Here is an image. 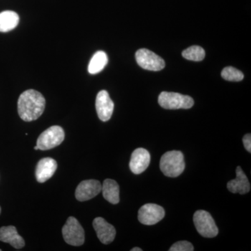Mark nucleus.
Returning a JSON list of instances; mask_svg holds the SVG:
<instances>
[{"label":"nucleus","instance_id":"obj_1","mask_svg":"<svg viewBox=\"0 0 251 251\" xmlns=\"http://www.w3.org/2000/svg\"><path fill=\"white\" fill-rule=\"evenodd\" d=\"M46 100L44 96L34 90H28L20 96L18 100L19 116L25 122L37 120L45 110Z\"/></svg>","mask_w":251,"mask_h":251},{"label":"nucleus","instance_id":"obj_2","mask_svg":"<svg viewBox=\"0 0 251 251\" xmlns=\"http://www.w3.org/2000/svg\"><path fill=\"white\" fill-rule=\"evenodd\" d=\"M184 157L179 151H170L162 156L160 168L168 177H177L185 169Z\"/></svg>","mask_w":251,"mask_h":251},{"label":"nucleus","instance_id":"obj_3","mask_svg":"<svg viewBox=\"0 0 251 251\" xmlns=\"http://www.w3.org/2000/svg\"><path fill=\"white\" fill-rule=\"evenodd\" d=\"M158 103L162 108L168 110L189 109L194 105L191 97L175 92H163L158 97Z\"/></svg>","mask_w":251,"mask_h":251},{"label":"nucleus","instance_id":"obj_4","mask_svg":"<svg viewBox=\"0 0 251 251\" xmlns=\"http://www.w3.org/2000/svg\"><path fill=\"white\" fill-rule=\"evenodd\" d=\"M196 228L198 233L206 238L215 237L219 234V229L212 216L208 211L198 210L193 216Z\"/></svg>","mask_w":251,"mask_h":251},{"label":"nucleus","instance_id":"obj_5","mask_svg":"<svg viewBox=\"0 0 251 251\" xmlns=\"http://www.w3.org/2000/svg\"><path fill=\"white\" fill-rule=\"evenodd\" d=\"M64 241L69 245L80 247L85 242V230L75 218L71 216L62 227Z\"/></svg>","mask_w":251,"mask_h":251},{"label":"nucleus","instance_id":"obj_6","mask_svg":"<svg viewBox=\"0 0 251 251\" xmlns=\"http://www.w3.org/2000/svg\"><path fill=\"white\" fill-rule=\"evenodd\" d=\"M65 133L62 127L52 126L44 130L38 138L36 146L40 150H49L56 148L64 141Z\"/></svg>","mask_w":251,"mask_h":251},{"label":"nucleus","instance_id":"obj_7","mask_svg":"<svg viewBox=\"0 0 251 251\" xmlns=\"http://www.w3.org/2000/svg\"><path fill=\"white\" fill-rule=\"evenodd\" d=\"M135 59L140 67L146 70L158 72L166 67V63L160 56L148 49H140L135 53Z\"/></svg>","mask_w":251,"mask_h":251},{"label":"nucleus","instance_id":"obj_8","mask_svg":"<svg viewBox=\"0 0 251 251\" xmlns=\"http://www.w3.org/2000/svg\"><path fill=\"white\" fill-rule=\"evenodd\" d=\"M164 216V209L156 204H145L138 211V220L141 224L146 226L158 224Z\"/></svg>","mask_w":251,"mask_h":251},{"label":"nucleus","instance_id":"obj_9","mask_svg":"<svg viewBox=\"0 0 251 251\" xmlns=\"http://www.w3.org/2000/svg\"><path fill=\"white\" fill-rule=\"evenodd\" d=\"M102 185L98 180L82 181L75 190V198L78 201H90L101 192Z\"/></svg>","mask_w":251,"mask_h":251},{"label":"nucleus","instance_id":"obj_10","mask_svg":"<svg viewBox=\"0 0 251 251\" xmlns=\"http://www.w3.org/2000/svg\"><path fill=\"white\" fill-rule=\"evenodd\" d=\"M96 110L99 118L101 121L107 122L111 118L114 110V103L107 91H100L97 94Z\"/></svg>","mask_w":251,"mask_h":251},{"label":"nucleus","instance_id":"obj_11","mask_svg":"<svg viewBox=\"0 0 251 251\" xmlns=\"http://www.w3.org/2000/svg\"><path fill=\"white\" fill-rule=\"evenodd\" d=\"M150 159L151 156L148 150L143 148L136 149L130 157V171L135 175L141 174L150 166Z\"/></svg>","mask_w":251,"mask_h":251},{"label":"nucleus","instance_id":"obj_12","mask_svg":"<svg viewBox=\"0 0 251 251\" xmlns=\"http://www.w3.org/2000/svg\"><path fill=\"white\" fill-rule=\"evenodd\" d=\"M93 227L100 242L109 244L113 242L116 230L113 226L108 224L103 218H96L93 221Z\"/></svg>","mask_w":251,"mask_h":251},{"label":"nucleus","instance_id":"obj_13","mask_svg":"<svg viewBox=\"0 0 251 251\" xmlns=\"http://www.w3.org/2000/svg\"><path fill=\"white\" fill-rule=\"evenodd\" d=\"M57 168V163L52 158H44L38 163L36 168V178L38 182L44 183L50 179Z\"/></svg>","mask_w":251,"mask_h":251},{"label":"nucleus","instance_id":"obj_14","mask_svg":"<svg viewBox=\"0 0 251 251\" xmlns=\"http://www.w3.org/2000/svg\"><path fill=\"white\" fill-rule=\"evenodd\" d=\"M227 189L232 193L247 194L251 191V184L247 176L240 166L236 169V178L229 181L227 184Z\"/></svg>","mask_w":251,"mask_h":251},{"label":"nucleus","instance_id":"obj_15","mask_svg":"<svg viewBox=\"0 0 251 251\" xmlns=\"http://www.w3.org/2000/svg\"><path fill=\"white\" fill-rule=\"evenodd\" d=\"M0 241L9 244L16 249H21L25 247L23 238L18 233L14 226H5L0 228Z\"/></svg>","mask_w":251,"mask_h":251},{"label":"nucleus","instance_id":"obj_16","mask_svg":"<svg viewBox=\"0 0 251 251\" xmlns=\"http://www.w3.org/2000/svg\"><path fill=\"white\" fill-rule=\"evenodd\" d=\"M103 198L111 204L120 202V186L113 179H107L103 181L101 188Z\"/></svg>","mask_w":251,"mask_h":251},{"label":"nucleus","instance_id":"obj_17","mask_svg":"<svg viewBox=\"0 0 251 251\" xmlns=\"http://www.w3.org/2000/svg\"><path fill=\"white\" fill-rule=\"evenodd\" d=\"M19 16L12 11H4L0 13V31L7 32L13 30L19 23Z\"/></svg>","mask_w":251,"mask_h":251},{"label":"nucleus","instance_id":"obj_18","mask_svg":"<svg viewBox=\"0 0 251 251\" xmlns=\"http://www.w3.org/2000/svg\"><path fill=\"white\" fill-rule=\"evenodd\" d=\"M108 55L103 51H98L91 59L88 66V72L90 74H97L101 72L108 64Z\"/></svg>","mask_w":251,"mask_h":251},{"label":"nucleus","instance_id":"obj_19","mask_svg":"<svg viewBox=\"0 0 251 251\" xmlns=\"http://www.w3.org/2000/svg\"><path fill=\"white\" fill-rule=\"evenodd\" d=\"M182 56L188 60L201 62L205 57V51L201 46H193L184 50Z\"/></svg>","mask_w":251,"mask_h":251},{"label":"nucleus","instance_id":"obj_20","mask_svg":"<svg viewBox=\"0 0 251 251\" xmlns=\"http://www.w3.org/2000/svg\"><path fill=\"white\" fill-rule=\"evenodd\" d=\"M221 76L225 80L233 81V82L242 81L244 77L242 72L232 67L224 68V70L221 72Z\"/></svg>","mask_w":251,"mask_h":251},{"label":"nucleus","instance_id":"obj_21","mask_svg":"<svg viewBox=\"0 0 251 251\" xmlns=\"http://www.w3.org/2000/svg\"><path fill=\"white\" fill-rule=\"evenodd\" d=\"M170 251H193L194 248L191 243L187 241H181L175 243L169 249Z\"/></svg>","mask_w":251,"mask_h":251},{"label":"nucleus","instance_id":"obj_22","mask_svg":"<svg viewBox=\"0 0 251 251\" xmlns=\"http://www.w3.org/2000/svg\"><path fill=\"white\" fill-rule=\"evenodd\" d=\"M243 143H244V147H245L246 150H247L249 152H251V133H248V134L244 135L243 138Z\"/></svg>","mask_w":251,"mask_h":251},{"label":"nucleus","instance_id":"obj_23","mask_svg":"<svg viewBox=\"0 0 251 251\" xmlns=\"http://www.w3.org/2000/svg\"><path fill=\"white\" fill-rule=\"evenodd\" d=\"M131 251H143V249H140V248L135 247L131 249Z\"/></svg>","mask_w":251,"mask_h":251},{"label":"nucleus","instance_id":"obj_24","mask_svg":"<svg viewBox=\"0 0 251 251\" xmlns=\"http://www.w3.org/2000/svg\"><path fill=\"white\" fill-rule=\"evenodd\" d=\"M34 150H39V148H38L37 146L34 147Z\"/></svg>","mask_w":251,"mask_h":251},{"label":"nucleus","instance_id":"obj_25","mask_svg":"<svg viewBox=\"0 0 251 251\" xmlns=\"http://www.w3.org/2000/svg\"><path fill=\"white\" fill-rule=\"evenodd\" d=\"M0 214H1V207H0Z\"/></svg>","mask_w":251,"mask_h":251},{"label":"nucleus","instance_id":"obj_26","mask_svg":"<svg viewBox=\"0 0 251 251\" xmlns=\"http://www.w3.org/2000/svg\"><path fill=\"white\" fill-rule=\"evenodd\" d=\"M0 251H1V249H0Z\"/></svg>","mask_w":251,"mask_h":251}]
</instances>
